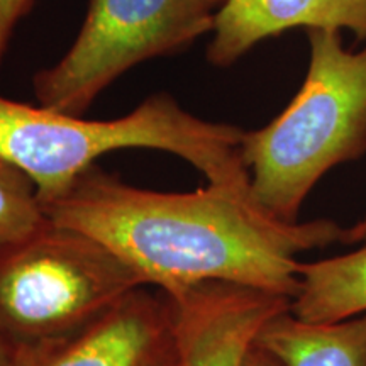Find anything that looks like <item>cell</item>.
<instances>
[{
  "label": "cell",
  "instance_id": "9a60e30c",
  "mask_svg": "<svg viewBox=\"0 0 366 366\" xmlns=\"http://www.w3.org/2000/svg\"><path fill=\"white\" fill-rule=\"evenodd\" d=\"M0 366H19V353L17 346L0 332Z\"/></svg>",
  "mask_w": 366,
  "mask_h": 366
},
{
  "label": "cell",
  "instance_id": "8fae6325",
  "mask_svg": "<svg viewBox=\"0 0 366 366\" xmlns=\"http://www.w3.org/2000/svg\"><path fill=\"white\" fill-rule=\"evenodd\" d=\"M48 222L33 180L0 158V253L26 241Z\"/></svg>",
  "mask_w": 366,
  "mask_h": 366
},
{
  "label": "cell",
  "instance_id": "2e32d148",
  "mask_svg": "<svg viewBox=\"0 0 366 366\" xmlns=\"http://www.w3.org/2000/svg\"><path fill=\"white\" fill-rule=\"evenodd\" d=\"M168 366H180V361H178V356H177V358H175V360H173V361H172V363H170V365H168Z\"/></svg>",
  "mask_w": 366,
  "mask_h": 366
},
{
  "label": "cell",
  "instance_id": "5b68a950",
  "mask_svg": "<svg viewBox=\"0 0 366 366\" xmlns=\"http://www.w3.org/2000/svg\"><path fill=\"white\" fill-rule=\"evenodd\" d=\"M226 0H90L75 43L34 76L49 111L81 116L105 86L149 58L170 54L214 29Z\"/></svg>",
  "mask_w": 366,
  "mask_h": 366
},
{
  "label": "cell",
  "instance_id": "9c48e42d",
  "mask_svg": "<svg viewBox=\"0 0 366 366\" xmlns=\"http://www.w3.org/2000/svg\"><path fill=\"white\" fill-rule=\"evenodd\" d=\"M254 345L282 366H366V312L310 322L285 309L263 324Z\"/></svg>",
  "mask_w": 366,
  "mask_h": 366
},
{
  "label": "cell",
  "instance_id": "5bb4252c",
  "mask_svg": "<svg viewBox=\"0 0 366 366\" xmlns=\"http://www.w3.org/2000/svg\"><path fill=\"white\" fill-rule=\"evenodd\" d=\"M340 242H345V244H360V242H365L366 244V216L360 219L355 226L342 227Z\"/></svg>",
  "mask_w": 366,
  "mask_h": 366
},
{
  "label": "cell",
  "instance_id": "3957f363",
  "mask_svg": "<svg viewBox=\"0 0 366 366\" xmlns=\"http://www.w3.org/2000/svg\"><path fill=\"white\" fill-rule=\"evenodd\" d=\"M307 36L300 90L268 126L244 131L241 143L254 202L287 224L299 222L302 204L329 170L366 153V44L346 49L334 29Z\"/></svg>",
  "mask_w": 366,
  "mask_h": 366
},
{
  "label": "cell",
  "instance_id": "8992f818",
  "mask_svg": "<svg viewBox=\"0 0 366 366\" xmlns=\"http://www.w3.org/2000/svg\"><path fill=\"white\" fill-rule=\"evenodd\" d=\"M17 353L19 366H168L178 356L175 305L139 287L80 331Z\"/></svg>",
  "mask_w": 366,
  "mask_h": 366
},
{
  "label": "cell",
  "instance_id": "6da1fadb",
  "mask_svg": "<svg viewBox=\"0 0 366 366\" xmlns=\"http://www.w3.org/2000/svg\"><path fill=\"white\" fill-rule=\"evenodd\" d=\"M49 221L94 237L168 297L224 282L294 299L297 254L341 239L329 219L280 222L246 192L209 183L194 192L127 185L92 164L53 202Z\"/></svg>",
  "mask_w": 366,
  "mask_h": 366
},
{
  "label": "cell",
  "instance_id": "ba28073f",
  "mask_svg": "<svg viewBox=\"0 0 366 366\" xmlns=\"http://www.w3.org/2000/svg\"><path fill=\"white\" fill-rule=\"evenodd\" d=\"M297 27L346 29L366 41V0H226L216 14L207 58L231 66L263 39Z\"/></svg>",
  "mask_w": 366,
  "mask_h": 366
},
{
  "label": "cell",
  "instance_id": "30bf717a",
  "mask_svg": "<svg viewBox=\"0 0 366 366\" xmlns=\"http://www.w3.org/2000/svg\"><path fill=\"white\" fill-rule=\"evenodd\" d=\"M290 310L310 322H336L366 312V244L336 258L300 263Z\"/></svg>",
  "mask_w": 366,
  "mask_h": 366
},
{
  "label": "cell",
  "instance_id": "277c9868",
  "mask_svg": "<svg viewBox=\"0 0 366 366\" xmlns=\"http://www.w3.org/2000/svg\"><path fill=\"white\" fill-rule=\"evenodd\" d=\"M144 285L102 242L49 221L0 253V332L17 347L58 341Z\"/></svg>",
  "mask_w": 366,
  "mask_h": 366
},
{
  "label": "cell",
  "instance_id": "52a82bcc",
  "mask_svg": "<svg viewBox=\"0 0 366 366\" xmlns=\"http://www.w3.org/2000/svg\"><path fill=\"white\" fill-rule=\"evenodd\" d=\"M177 314L180 366H239L269 317L292 299L234 283H200L170 297Z\"/></svg>",
  "mask_w": 366,
  "mask_h": 366
},
{
  "label": "cell",
  "instance_id": "4fadbf2b",
  "mask_svg": "<svg viewBox=\"0 0 366 366\" xmlns=\"http://www.w3.org/2000/svg\"><path fill=\"white\" fill-rule=\"evenodd\" d=\"M239 366H282L277 360L273 358L272 355L267 353V351L262 350L259 346L251 345L246 351L244 356H242Z\"/></svg>",
  "mask_w": 366,
  "mask_h": 366
},
{
  "label": "cell",
  "instance_id": "7c38bea8",
  "mask_svg": "<svg viewBox=\"0 0 366 366\" xmlns=\"http://www.w3.org/2000/svg\"><path fill=\"white\" fill-rule=\"evenodd\" d=\"M33 6V0H0V63L11 43L14 27Z\"/></svg>",
  "mask_w": 366,
  "mask_h": 366
},
{
  "label": "cell",
  "instance_id": "7a4b0ae2",
  "mask_svg": "<svg viewBox=\"0 0 366 366\" xmlns=\"http://www.w3.org/2000/svg\"><path fill=\"white\" fill-rule=\"evenodd\" d=\"M242 136L234 126L192 116L168 94L151 95L112 121H86L0 97V158L33 180L43 205L65 194L102 154L131 148L177 154L212 185L251 194Z\"/></svg>",
  "mask_w": 366,
  "mask_h": 366
}]
</instances>
